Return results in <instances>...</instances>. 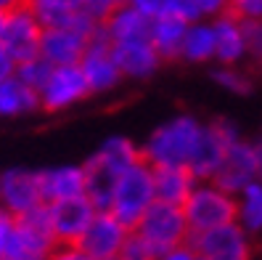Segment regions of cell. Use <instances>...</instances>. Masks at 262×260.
Masks as SVG:
<instances>
[{"mask_svg":"<svg viewBox=\"0 0 262 260\" xmlns=\"http://www.w3.org/2000/svg\"><path fill=\"white\" fill-rule=\"evenodd\" d=\"M42 27H72L90 19L82 13V0H27Z\"/></svg>","mask_w":262,"mask_h":260,"instance_id":"22","label":"cell"},{"mask_svg":"<svg viewBox=\"0 0 262 260\" xmlns=\"http://www.w3.org/2000/svg\"><path fill=\"white\" fill-rule=\"evenodd\" d=\"M48 260H93V257H88V252H82L77 244H56Z\"/></svg>","mask_w":262,"mask_h":260,"instance_id":"35","label":"cell"},{"mask_svg":"<svg viewBox=\"0 0 262 260\" xmlns=\"http://www.w3.org/2000/svg\"><path fill=\"white\" fill-rule=\"evenodd\" d=\"M257 154H259V165H262V138L257 141Z\"/></svg>","mask_w":262,"mask_h":260,"instance_id":"41","label":"cell"},{"mask_svg":"<svg viewBox=\"0 0 262 260\" xmlns=\"http://www.w3.org/2000/svg\"><path fill=\"white\" fill-rule=\"evenodd\" d=\"M193 186H196V175L188 167H180V165L154 167V194H157V202L180 207L188 199Z\"/></svg>","mask_w":262,"mask_h":260,"instance_id":"20","label":"cell"},{"mask_svg":"<svg viewBox=\"0 0 262 260\" xmlns=\"http://www.w3.org/2000/svg\"><path fill=\"white\" fill-rule=\"evenodd\" d=\"M157 260H199V255H196V250L191 247V242H186V244H178V247L162 252Z\"/></svg>","mask_w":262,"mask_h":260,"instance_id":"36","label":"cell"},{"mask_svg":"<svg viewBox=\"0 0 262 260\" xmlns=\"http://www.w3.org/2000/svg\"><path fill=\"white\" fill-rule=\"evenodd\" d=\"M101 29L98 22L85 19L72 27H42V40H40V56L51 67H69L80 64V58L88 48L90 37Z\"/></svg>","mask_w":262,"mask_h":260,"instance_id":"6","label":"cell"},{"mask_svg":"<svg viewBox=\"0 0 262 260\" xmlns=\"http://www.w3.org/2000/svg\"><path fill=\"white\" fill-rule=\"evenodd\" d=\"M204 125L191 114H178L172 119L162 122L154 130L146 144L141 146V157L151 167H167V165H180L188 167L193 151L199 146Z\"/></svg>","mask_w":262,"mask_h":260,"instance_id":"1","label":"cell"},{"mask_svg":"<svg viewBox=\"0 0 262 260\" xmlns=\"http://www.w3.org/2000/svg\"><path fill=\"white\" fill-rule=\"evenodd\" d=\"M119 6V0H82V13H88L93 22H103Z\"/></svg>","mask_w":262,"mask_h":260,"instance_id":"33","label":"cell"},{"mask_svg":"<svg viewBox=\"0 0 262 260\" xmlns=\"http://www.w3.org/2000/svg\"><path fill=\"white\" fill-rule=\"evenodd\" d=\"M188 242L202 260H252V234H246L236 221L191 234Z\"/></svg>","mask_w":262,"mask_h":260,"instance_id":"8","label":"cell"},{"mask_svg":"<svg viewBox=\"0 0 262 260\" xmlns=\"http://www.w3.org/2000/svg\"><path fill=\"white\" fill-rule=\"evenodd\" d=\"M42 202L40 191V175L37 170H24V167H11L0 175V207L8 215L21 218L27 212L37 210Z\"/></svg>","mask_w":262,"mask_h":260,"instance_id":"14","label":"cell"},{"mask_svg":"<svg viewBox=\"0 0 262 260\" xmlns=\"http://www.w3.org/2000/svg\"><path fill=\"white\" fill-rule=\"evenodd\" d=\"M199 260H202V257H199Z\"/></svg>","mask_w":262,"mask_h":260,"instance_id":"42","label":"cell"},{"mask_svg":"<svg viewBox=\"0 0 262 260\" xmlns=\"http://www.w3.org/2000/svg\"><path fill=\"white\" fill-rule=\"evenodd\" d=\"M180 58L191 61V64H204L214 58V29L207 22H191L186 27V37H183Z\"/></svg>","mask_w":262,"mask_h":260,"instance_id":"25","label":"cell"},{"mask_svg":"<svg viewBox=\"0 0 262 260\" xmlns=\"http://www.w3.org/2000/svg\"><path fill=\"white\" fill-rule=\"evenodd\" d=\"M56 244L48 205H40L21 218H11L0 236V260H48Z\"/></svg>","mask_w":262,"mask_h":260,"instance_id":"2","label":"cell"},{"mask_svg":"<svg viewBox=\"0 0 262 260\" xmlns=\"http://www.w3.org/2000/svg\"><path fill=\"white\" fill-rule=\"evenodd\" d=\"M37 96H40V109L64 112L69 106L80 104L85 96H90V88L80 64H69V67H53Z\"/></svg>","mask_w":262,"mask_h":260,"instance_id":"12","label":"cell"},{"mask_svg":"<svg viewBox=\"0 0 262 260\" xmlns=\"http://www.w3.org/2000/svg\"><path fill=\"white\" fill-rule=\"evenodd\" d=\"M114 48V58L117 67L122 72V77L130 80H146L154 72L159 69L162 56L157 53V48L151 45L148 37L141 40H125V43H112Z\"/></svg>","mask_w":262,"mask_h":260,"instance_id":"16","label":"cell"},{"mask_svg":"<svg viewBox=\"0 0 262 260\" xmlns=\"http://www.w3.org/2000/svg\"><path fill=\"white\" fill-rule=\"evenodd\" d=\"M21 6H27V0H0V11L3 13H11V11H16Z\"/></svg>","mask_w":262,"mask_h":260,"instance_id":"38","label":"cell"},{"mask_svg":"<svg viewBox=\"0 0 262 260\" xmlns=\"http://www.w3.org/2000/svg\"><path fill=\"white\" fill-rule=\"evenodd\" d=\"M186 27H188V22L175 19V16H157V19H151L148 40H151L154 48H157V53L162 56V61L180 58L183 37H186Z\"/></svg>","mask_w":262,"mask_h":260,"instance_id":"24","label":"cell"},{"mask_svg":"<svg viewBox=\"0 0 262 260\" xmlns=\"http://www.w3.org/2000/svg\"><path fill=\"white\" fill-rule=\"evenodd\" d=\"M119 3H125V6H138V8H141V6L148 3V0H119Z\"/></svg>","mask_w":262,"mask_h":260,"instance_id":"39","label":"cell"},{"mask_svg":"<svg viewBox=\"0 0 262 260\" xmlns=\"http://www.w3.org/2000/svg\"><path fill=\"white\" fill-rule=\"evenodd\" d=\"M244 37H246V53L257 64H262V19H246L244 22Z\"/></svg>","mask_w":262,"mask_h":260,"instance_id":"31","label":"cell"},{"mask_svg":"<svg viewBox=\"0 0 262 260\" xmlns=\"http://www.w3.org/2000/svg\"><path fill=\"white\" fill-rule=\"evenodd\" d=\"M133 231L148 244L157 257L191 239V228L183 215V207L167 202H154L143 212V218L133 226Z\"/></svg>","mask_w":262,"mask_h":260,"instance_id":"5","label":"cell"},{"mask_svg":"<svg viewBox=\"0 0 262 260\" xmlns=\"http://www.w3.org/2000/svg\"><path fill=\"white\" fill-rule=\"evenodd\" d=\"M212 77H214V83H217L220 88L230 90V93L244 96V93H249V90H252L249 77H246V74H241L236 67H225V64H220L217 69L212 72Z\"/></svg>","mask_w":262,"mask_h":260,"instance_id":"28","label":"cell"},{"mask_svg":"<svg viewBox=\"0 0 262 260\" xmlns=\"http://www.w3.org/2000/svg\"><path fill=\"white\" fill-rule=\"evenodd\" d=\"M138 159H143L141 157V149H138L130 138H125V135H114V138L103 141L101 149L88 162H93V165L103 167V170L119 175V173H125L130 165H135Z\"/></svg>","mask_w":262,"mask_h":260,"instance_id":"23","label":"cell"},{"mask_svg":"<svg viewBox=\"0 0 262 260\" xmlns=\"http://www.w3.org/2000/svg\"><path fill=\"white\" fill-rule=\"evenodd\" d=\"M37 175H40V191L45 205L85 194L82 165H58V167H48V170H37Z\"/></svg>","mask_w":262,"mask_h":260,"instance_id":"17","label":"cell"},{"mask_svg":"<svg viewBox=\"0 0 262 260\" xmlns=\"http://www.w3.org/2000/svg\"><path fill=\"white\" fill-rule=\"evenodd\" d=\"M101 29H103V35L109 37V43L141 40V37H148V32H151V16H146L138 6L119 3L109 16L101 22Z\"/></svg>","mask_w":262,"mask_h":260,"instance_id":"19","label":"cell"},{"mask_svg":"<svg viewBox=\"0 0 262 260\" xmlns=\"http://www.w3.org/2000/svg\"><path fill=\"white\" fill-rule=\"evenodd\" d=\"M228 3L230 0H193V6L199 11V16L202 19H214V16H220V13L228 11Z\"/></svg>","mask_w":262,"mask_h":260,"instance_id":"34","label":"cell"},{"mask_svg":"<svg viewBox=\"0 0 262 260\" xmlns=\"http://www.w3.org/2000/svg\"><path fill=\"white\" fill-rule=\"evenodd\" d=\"M238 138H241L238 128L230 119H214L209 125H204L199 146H196L193 157L188 162V170L196 175V181H212L220 162L225 159V151Z\"/></svg>","mask_w":262,"mask_h":260,"instance_id":"7","label":"cell"},{"mask_svg":"<svg viewBox=\"0 0 262 260\" xmlns=\"http://www.w3.org/2000/svg\"><path fill=\"white\" fill-rule=\"evenodd\" d=\"M51 69H53V67H51L42 56H35V58L24 61V64H16V77H21L29 88L40 93V88L45 85V80H48Z\"/></svg>","mask_w":262,"mask_h":260,"instance_id":"27","label":"cell"},{"mask_svg":"<svg viewBox=\"0 0 262 260\" xmlns=\"http://www.w3.org/2000/svg\"><path fill=\"white\" fill-rule=\"evenodd\" d=\"M117 260H157V255H154V250L130 228V234H127L125 244H122V252H119Z\"/></svg>","mask_w":262,"mask_h":260,"instance_id":"29","label":"cell"},{"mask_svg":"<svg viewBox=\"0 0 262 260\" xmlns=\"http://www.w3.org/2000/svg\"><path fill=\"white\" fill-rule=\"evenodd\" d=\"M154 202H157V194H154V167L146 159H138L125 173H119L114 191H112L109 212L117 215L127 228H133Z\"/></svg>","mask_w":262,"mask_h":260,"instance_id":"3","label":"cell"},{"mask_svg":"<svg viewBox=\"0 0 262 260\" xmlns=\"http://www.w3.org/2000/svg\"><path fill=\"white\" fill-rule=\"evenodd\" d=\"M214 58L225 67H236L246 56V37H244V22L233 16L230 11L214 16Z\"/></svg>","mask_w":262,"mask_h":260,"instance_id":"18","label":"cell"},{"mask_svg":"<svg viewBox=\"0 0 262 260\" xmlns=\"http://www.w3.org/2000/svg\"><path fill=\"white\" fill-rule=\"evenodd\" d=\"M180 207L191 234H202L236 221V196L220 189L214 181H196L193 191Z\"/></svg>","mask_w":262,"mask_h":260,"instance_id":"4","label":"cell"},{"mask_svg":"<svg viewBox=\"0 0 262 260\" xmlns=\"http://www.w3.org/2000/svg\"><path fill=\"white\" fill-rule=\"evenodd\" d=\"M212 181L233 196L244 186H249L252 181H262V165H259V154H257V144H246L244 138H238L225 151V159L220 162Z\"/></svg>","mask_w":262,"mask_h":260,"instance_id":"11","label":"cell"},{"mask_svg":"<svg viewBox=\"0 0 262 260\" xmlns=\"http://www.w3.org/2000/svg\"><path fill=\"white\" fill-rule=\"evenodd\" d=\"M40 40H42V24L37 22L29 6H21L16 11L6 13L0 45L13 58V64H24V61L40 56Z\"/></svg>","mask_w":262,"mask_h":260,"instance_id":"9","label":"cell"},{"mask_svg":"<svg viewBox=\"0 0 262 260\" xmlns=\"http://www.w3.org/2000/svg\"><path fill=\"white\" fill-rule=\"evenodd\" d=\"M96 205L88 196H69L48 205V221L58 244H77L96 215Z\"/></svg>","mask_w":262,"mask_h":260,"instance_id":"15","label":"cell"},{"mask_svg":"<svg viewBox=\"0 0 262 260\" xmlns=\"http://www.w3.org/2000/svg\"><path fill=\"white\" fill-rule=\"evenodd\" d=\"M80 69L88 80V88L90 93H106V90H112L119 85L122 80V72L117 67V58H114V48L109 37L103 35V29L90 37L88 48L80 58Z\"/></svg>","mask_w":262,"mask_h":260,"instance_id":"13","label":"cell"},{"mask_svg":"<svg viewBox=\"0 0 262 260\" xmlns=\"http://www.w3.org/2000/svg\"><path fill=\"white\" fill-rule=\"evenodd\" d=\"M13 72H16V64H13V58L6 53V48H3V45H0V80L11 77Z\"/></svg>","mask_w":262,"mask_h":260,"instance_id":"37","label":"cell"},{"mask_svg":"<svg viewBox=\"0 0 262 260\" xmlns=\"http://www.w3.org/2000/svg\"><path fill=\"white\" fill-rule=\"evenodd\" d=\"M159 16H175V19H183V22H199V11L193 6V0H162L159 6Z\"/></svg>","mask_w":262,"mask_h":260,"instance_id":"30","label":"cell"},{"mask_svg":"<svg viewBox=\"0 0 262 260\" xmlns=\"http://www.w3.org/2000/svg\"><path fill=\"white\" fill-rule=\"evenodd\" d=\"M236 223L246 234H262V181H252L236 194Z\"/></svg>","mask_w":262,"mask_h":260,"instance_id":"26","label":"cell"},{"mask_svg":"<svg viewBox=\"0 0 262 260\" xmlns=\"http://www.w3.org/2000/svg\"><path fill=\"white\" fill-rule=\"evenodd\" d=\"M35 109H40L37 90H32L21 77H16V72L0 80V117H21Z\"/></svg>","mask_w":262,"mask_h":260,"instance_id":"21","label":"cell"},{"mask_svg":"<svg viewBox=\"0 0 262 260\" xmlns=\"http://www.w3.org/2000/svg\"><path fill=\"white\" fill-rule=\"evenodd\" d=\"M127 234L130 228L117 215H112L109 210H98L90 226L85 228V234L80 236V242H77V247L88 252V257L93 260H117Z\"/></svg>","mask_w":262,"mask_h":260,"instance_id":"10","label":"cell"},{"mask_svg":"<svg viewBox=\"0 0 262 260\" xmlns=\"http://www.w3.org/2000/svg\"><path fill=\"white\" fill-rule=\"evenodd\" d=\"M228 11L238 16L241 22L246 19H262V0H230Z\"/></svg>","mask_w":262,"mask_h":260,"instance_id":"32","label":"cell"},{"mask_svg":"<svg viewBox=\"0 0 262 260\" xmlns=\"http://www.w3.org/2000/svg\"><path fill=\"white\" fill-rule=\"evenodd\" d=\"M3 27H6V13L0 11V35H3Z\"/></svg>","mask_w":262,"mask_h":260,"instance_id":"40","label":"cell"}]
</instances>
